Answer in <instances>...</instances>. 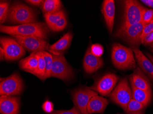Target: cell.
<instances>
[{
	"instance_id": "obj_27",
	"label": "cell",
	"mask_w": 153,
	"mask_h": 114,
	"mask_svg": "<svg viewBox=\"0 0 153 114\" xmlns=\"http://www.w3.org/2000/svg\"><path fill=\"white\" fill-rule=\"evenodd\" d=\"M9 6L8 2L1 1L0 2V23L1 24L5 22L8 17Z\"/></svg>"
},
{
	"instance_id": "obj_10",
	"label": "cell",
	"mask_w": 153,
	"mask_h": 114,
	"mask_svg": "<svg viewBox=\"0 0 153 114\" xmlns=\"http://www.w3.org/2000/svg\"><path fill=\"white\" fill-rule=\"evenodd\" d=\"M98 95V93L89 87H82L74 90L72 93L74 105L79 109L82 114H88L87 105L90 99Z\"/></svg>"
},
{
	"instance_id": "obj_39",
	"label": "cell",
	"mask_w": 153,
	"mask_h": 114,
	"mask_svg": "<svg viewBox=\"0 0 153 114\" xmlns=\"http://www.w3.org/2000/svg\"><path fill=\"white\" fill-rule=\"evenodd\" d=\"M151 51L153 53V49H151Z\"/></svg>"
},
{
	"instance_id": "obj_12",
	"label": "cell",
	"mask_w": 153,
	"mask_h": 114,
	"mask_svg": "<svg viewBox=\"0 0 153 114\" xmlns=\"http://www.w3.org/2000/svg\"><path fill=\"white\" fill-rule=\"evenodd\" d=\"M15 40L25 50L33 52H42L48 49L47 42L40 38L34 36H13Z\"/></svg>"
},
{
	"instance_id": "obj_15",
	"label": "cell",
	"mask_w": 153,
	"mask_h": 114,
	"mask_svg": "<svg viewBox=\"0 0 153 114\" xmlns=\"http://www.w3.org/2000/svg\"><path fill=\"white\" fill-rule=\"evenodd\" d=\"M103 63L102 59L93 54L90 48H88L83 59V66L85 72L88 74L95 72L103 66Z\"/></svg>"
},
{
	"instance_id": "obj_5",
	"label": "cell",
	"mask_w": 153,
	"mask_h": 114,
	"mask_svg": "<svg viewBox=\"0 0 153 114\" xmlns=\"http://www.w3.org/2000/svg\"><path fill=\"white\" fill-rule=\"evenodd\" d=\"M145 25L140 22L124 28H118L115 36L128 43L131 47L138 48L142 44V35Z\"/></svg>"
},
{
	"instance_id": "obj_14",
	"label": "cell",
	"mask_w": 153,
	"mask_h": 114,
	"mask_svg": "<svg viewBox=\"0 0 153 114\" xmlns=\"http://www.w3.org/2000/svg\"><path fill=\"white\" fill-rule=\"evenodd\" d=\"M20 98L13 96L2 95L0 97L1 114H20Z\"/></svg>"
},
{
	"instance_id": "obj_4",
	"label": "cell",
	"mask_w": 153,
	"mask_h": 114,
	"mask_svg": "<svg viewBox=\"0 0 153 114\" xmlns=\"http://www.w3.org/2000/svg\"><path fill=\"white\" fill-rule=\"evenodd\" d=\"M124 14L119 28H123L141 22L143 7L137 1H123Z\"/></svg>"
},
{
	"instance_id": "obj_28",
	"label": "cell",
	"mask_w": 153,
	"mask_h": 114,
	"mask_svg": "<svg viewBox=\"0 0 153 114\" xmlns=\"http://www.w3.org/2000/svg\"><path fill=\"white\" fill-rule=\"evenodd\" d=\"M153 22V9L144 8L142 17V23L147 25Z\"/></svg>"
},
{
	"instance_id": "obj_30",
	"label": "cell",
	"mask_w": 153,
	"mask_h": 114,
	"mask_svg": "<svg viewBox=\"0 0 153 114\" xmlns=\"http://www.w3.org/2000/svg\"><path fill=\"white\" fill-rule=\"evenodd\" d=\"M90 49L92 54L96 56L100 57V56L103 54L104 49H103V47L100 44H93L91 47H90Z\"/></svg>"
},
{
	"instance_id": "obj_32",
	"label": "cell",
	"mask_w": 153,
	"mask_h": 114,
	"mask_svg": "<svg viewBox=\"0 0 153 114\" xmlns=\"http://www.w3.org/2000/svg\"><path fill=\"white\" fill-rule=\"evenodd\" d=\"M153 32V22H151L148 24L145 25L143 28V31L142 35V41L143 39L145 37L146 35Z\"/></svg>"
},
{
	"instance_id": "obj_16",
	"label": "cell",
	"mask_w": 153,
	"mask_h": 114,
	"mask_svg": "<svg viewBox=\"0 0 153 114\" xmlns=\"http://www.w3.org/2000/svg\"><path fill=\"white\" fill-rule=\"evenodd\" d=\"M135 54L137 61L143 72L153 81V64L151 61L145 56L140 50L137 47H131Z\"/></svg>"
},
{
	"instance_id": "obj_24",
	"label": "cell",
	"mask_w": 153,
	"mask_h": 114,
	"mask_svg": "<svg viewBox=\"0 0 153 114\" xmlns=\"http://www.w3.org/2000/svg\"><path fill=\"white\" fill-rule=\"evenodd\" d=\"M37 58L38 60V65L36 69L34 71L32 74L37 77L39 79L42 81L46 79L45 77V63L44 58L42 52H38L36 54Z\"/></svg>"
},
{
	"instance_id": "obj_9",
	"label": "cell",
	"mask_w": 153,
	"mask_h": 114,
	"mask_svg": "<svg viewBox=\"0 0 153 114\" xmlns=\"http://www.w3.org/2000/svg\"><path fill=\"white\" fill-rule=\"evenodd\" d=\"M0 42L4 51V59L6 60H16L25 54V50L13 38H1Z\"/></svg>"
},
{
	"instance_id": "obj_31",
	"label": "cell",
	"mask_w": 153,
	"mask_h": 114,
	"mask_svg": "<svg viewBox=\"0 0 153 114\" xmlns=\"http://www.w3.org/2000/svg\"><path fill=\"white\" fill-rule=\"evenodd\" d=\"M42 109L45 112L51 113L54 111V105L51 102L46 101L43 104Z\"/></svg>"
},
{
	"instance_id": "obj_3",
	"label": "cell",
	"mask_w": 153,
	"mask_h": 114,
	"mask_svg": "<svg viewBox=\"0 0 153 114\" xmlns=\"http://www.w3.org/2000/svg\"><path fill=\"white\" fill-rule=\"evenodd\" d=\"M7 18L11 23L21 25L36 23L37 21V15L34 10L20 3H14L10 7Z\"/></svg>"
},
{
	"instance_id": "obj_2",
	"label": "cell",
	"mask_w": 153,
	"mask_h": 114,
	"mask_svg": "<svg viewBox=\"0 0 153 114\" xmlns=\"http://www.w3.org/2000/svg\"><path fill=\"white\" fill-rule=\"evenodd\" d=\"M111 60L114 66L120 70H131L137 67L132 49L119 43L112 46Z\"/></svg>"
},
{
	"instance_id": "obj_26",
	"label": "cell",
	"mask_w": 153,
	"mask_h": 114,
	"mask_svg": "<svg viewBox=\"0 0 153 114\" xmlns=\"http://www.w3.org/2000/svg\"><path fill=\"white\" fill-rule=\"evenodd\" d=\"M45 63V77L46 79L51 77V72L52 67V63H53V57L52 54L46 52L42 51Z\"/></svg>"
},
{
	"instance_id": "obj_6",
	"label": "cell",
	"mask_w": 153,
	"mask_h": 114,
	"mask_svg": "<svg viewBox=\"0 0 153 114\" xmlns=\"http://www.w3.org/2000/svg\"><path fill=\"white\" fill-rule=\"evenodd\" d=\"M108 96L112 102L126 111L128 104L132 99L131 90L127 78L122 79Z\"/></svg>"
},
{
	"instance_id": "obj_36",
	"label": "cell",
	"mask_w": 153,
	"mask_h": 114,
	"mask_svg": "<svg viewBox=\"0 0 153 114\" xmlns=\"http://www.w3.org/2000/svg\"><path fill=\"white\" fill-rule=\"evenodd\" d=\"M0 58H1V60H2L4 59V53L3 49L1 47L0 48Z\"/></svg>"
},
{
	"instance_id": "obj_13",
	"label": "cell",
	"mask_w": 153,
	"mask_h": 114,
	"mask_svg": "<svg viewBox=\"0 0 153 114\" xmlns=\"http://www.w3.org/2000/svg\"><path fill=\"white\" fill-rule=\"evenodd\" d=\"M44 15L47 26L53 31H62L67 26V18L62 10L55 13L45 14Z\"/></svg>"
},
{
	"instance_id": "obj_18",
	"label": "cell",
	"mask_w": 153,
	"mask_h": 114,
	"mask_svg": "<svg viewBox=\"0 0 153 114\" xmlns=\"http://www.w3.org/2000/svg\"><path fill=\"white\" fill-rule=\"evenodd\" d=\"M129 79L137 88L143 90H151V84L149 79L140 68H136L135 69Z\"/></svg>"
},
{
	"instance_id": "obj_11",
	"label": "cell",
	"mask_w": 153,
	"mask_h": 114,
	"mask_svg": "<svg viewBox=\"0 0 153 114\" xmlns=\"http://www.w3.org/2000/svg\"><path fill=\"white\" fill-rule=\"evenodd\" d=\"M119 77L114 74H107L100 78L90 89L103 96L109 95L116 86Z\"/></svg>"
},
{
	"instance_id": "obj_33",
	"label": "cell",
	"mask_w": 153,
	"mask_h": 114,
	"mask_svg": "<svg viewBox=\"0 0 153 114\" xmlns=\"http://www.w3.org/2000/svg\"><path fill=\"white\" fill-rule=\"evenodd\" d=\"M153 42V32L145 36V37L143 38L142 41V44L145 46H147V45L149 46Z\"/></svg>"
},
{
	"instance_id": "obj_8",
	"label": "cell",
	"mask_w": 153,
	"mask_h": 114,
	"mask_svg": "<svg viewBox=\"0 0 153 114\" xmlns=\"http://www.w3.org/2000/svg\"><path fill=\"white\" fill-rule=\"evenodd\" d=\"M24 89V82L19 74L17 73L7 78H1V96H19L22 94Z\"/></svg>"
},
{
	"instance_id": "obj_35",
	"label": "cell",
	"mask_w": 153,
	"mask_h": 114,
	"mask_svg": "<svg viewBox=\"0 0 153 114\" xmlns=\"http://www.w3.org/2000/svg\"><path fill=\"white\" fill-rule=\"evenodd\" d=\"M141 1L153 9V0H141Z\"/></svg>"
},
{
	"instance_id": "obj_34",
	"label": "cell",
	"mask_w": 153,
	"mask_h": 114,
	"mask_svg": "<svg viewBox=\"0 0 153 114\" xmlns=\"http://www.w3.org/2000/svg\"><path fill=\"white\" fill-rule=\"evenodd\" d=\"M26 1L27 3H29L30 5L38 7V6L41 5L43 1H41V0H29V1Z\"/></svg>"
},
{
	"instance_id": "obj_17",
	"label": "cell",
	"mask_w": 153,
	"mask_h": 114,
	"mask_svg": "<svg viewBox=\"0 0 153 114\" xmlns=\"http://www.w3.org/2000/svg\"><path fill=\"white\" fill-rule=\"evenodd\" d=\"M102 14L110 34L112 32L115 20V5L114 0H105L102 7Z\"/></svg>"
},
{
	"instance_id": "obj_20",
	"label": "cell",
	"mask_w": 153,
	"mask_h": 114,
	"mask_svg": "<svg viewBox=\"0 0 153 114\" xmlns=\"http://www.w3.org/2000/svg\"><path fill=\"white\" fill-rule=\"evenodd\" d=\"M131 87L132 99L143 104L145 107L150 103L152 97V90H143L135 86L134 83L130 79Z\"/></svg>"
},
{
	"instance_id": "obj_1",
	"label": "cell",
	"mask_w": 153,
	"mask_h": 114,
	"mask_svg": "<svg viewBox=\"0 0 153 114\" xmlns=\"http://www.w3.org/2000/svg\"><path fill=\"white\" fill-rule=\"evenodd\" d=\"M1 32L13 36H34L45 39L48 35V29L42 23H34L21 24L15 26H0Z\"/></svg>"
},
{
	"instance_id": "obj_22",
	"label": "cell",
	"mask_w": 153,
	"mask_h": 114,
	"mask_svg": "<svg viewBox=\"0 0 153 114\" xmlns=\"http://www.w3.org/2000/svg\"><path fill=\"white\" fill-rule=\"evenodd\" d=\"M36 53L33 52L29 56L20 61L19 65L21 70L33 74L38 65V60L36 55Z\"/></svg>"
},
{
	"instance_id": "obj_19",
	"label": "cell",
	"mask_w": 153,
	"mask_h": 114,
	"mask_svg": "<svg viewBox=\"0 0 153 114\" xmlns=\"http://www.w3.org/2000/svg\"><path fill=\"white\" fill-rule=\"evenodd\" d=\"M109 102L106 99L98 95L94 96L90 99L87 105L88 114L100 113L103 114Z\"/></svg>"
},
{
	"instance_id": "obj_7",
	"label": "cell",
	"mask_w": 153,
	"mask_h": 114,
	"mask_svg": "<svg viewBox=\"0 0 153 114\" xmlns=\"http://www.w3.org/2000/svg\"><path fill=\"white\" fill-rule=\"evenodd\" d=\"M53 63L51 72V77L57 78L62 80L71 79L74 75L73 68L68 64L62 54H51Z\"/></svg>"
},
{
	"instance_id": "obj_29",
	"label": "cell",
	"mask_w": 153,
	"mask_h": 114,
	"mask_svg": "<svg viewBox=\"0 0 153 114\" xmlns=\"http://www.w3.org/2000/svg\"><path fill=\"white\" fill-rule=\"evenodd\" d=\"M51 114H82L75 105L69 110H54Z\"/></svg>"
},
{
	"instance_id": "obj_21",
	"label": "cell",
	"mask_w": 153,
	"mask_h": 114,
	"mask_svg": "<svg viewBox=\"0 0 153 114\" xmlns=\"http://www.w3.org/2000/svg\"><path fill=\"white\" fill-rule=\"evenodd\" d=\"M73 39V35L70 32H67L63 36L52 45L49 47L48 49L53 54H61L71 45Z\"/></svg>"
},
{
	"instance_id": "obj_37",
	"label": "cell",
	"mask_w": 153,
	"mask_h": 114,
	"mask_svg": "<svg viewBox=\"0 0 153 114\" xmlns=\"http://www.w3.org/2000/svg\"><path fill=\"white\" fill-rule=\"evenodd\" d=\"M146 55L147 56H148L149 60L151 61V62L153 63V56L152 55H151L150 54H149V53H146Z\"/></svg>"
},
{
	"instance_id": "obj_38",
	"label": "cell",
	"mask_w": 153,
	"mask_h": 114,
	"mask_svg": "<svg viewBox=\"0 0 153 114\" xmlns=\"http://www.w3.org/2000/svg\"><path fill=\"white\" fill-rule=\"evenodd\" d=\"M149 46L151 48V49H153V42L151 44H150V45H149Z\"/></svg>"
},
{
	"instance_id": "obj_25",
	"label": "cell",
	"mask_w": 153,
	"mask_h": 114,
	"mask_svg": "<svg viewBox=\"0 0 153 114\" xmlns=\"http://www.w3.org/2000/svg\"><path fill=\"white\" fill-rule=\"evenodd\" d=\"M145 107L140 103L131 99L126 110L128 114H144Z\"/></svg>"
},
{
	"instance_id": "obj_23",
	"label": "cell",
	"mask_w": 153,
	"mask_h": 114,
	"mask_svg": "<svg viewBox=\"0 0 153 114\" xmlns=\"http://www.w3.org/2000/svg\"><path fill=\"white\" fill-rule=\"evenodd\" d=\"M62 3L60 0H45L41 5V9L44 14L55 13L62 10Z\"/></svg>"
}]
</instances>
